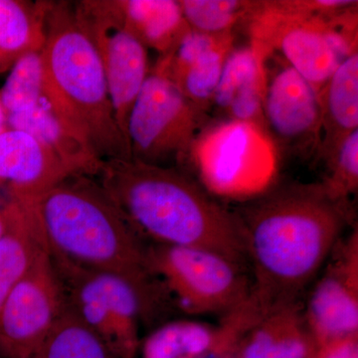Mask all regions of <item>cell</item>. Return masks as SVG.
<instances>
[{"instance_id": "cell-1", "label": "cell", "mask_w": 358, "mask_h": 358, "mask_svg": "<svg viewBox=\"0 0 358 358\" xmlns=\"http://www.w3.org/2000/svg\"><path fill=\"white\" fill-rule=\"evenodd\" d=\"M244 230L251 293L266 313L300 303L352 219L322 182L273 183L234 210Z\"/></svg>"}, {"instance_id": "cell-2", "label": "cell", "mask_w": 358, "mask_h": 358, "mask_svg": "<svg viewBox=\"0 0 358 358\" xmlns=\"http://www.w3.org/2000/svg\"><path fill=\"white\" fill-rule=\"evenodd\" d=\"M18 203L31 212L52 257L124 278L141 294L148 320L166 310L173 299L152 271L147 239L98 179L74 174Z\"/></svg>"}, {"instance_id": "cell-3", "label": "cell", "mask_w": 358, "mask_h": 358, "mask_svg": "<svg viewBox=\"0 0 358 358\" xmlns=\"http://www.w3.org/2000/svg\"><path fill=\"white\" fill-rule=\"evenodd\" d=\"M96 178L145 239L248 263L237 214L183 169L115 159L103 162Z\"/></svg>"}, {"instance_id": "cell-4", "label": "cell", "mask_w": 358, "mask_h": 358, "mask_svg": "<svg viewBox=\"0 0 358 358\" xmlns=\"http://www.w3.org/2000/svg\"><path fill=\"white\" fill-rule=\"evenodd\" d=\"M41 53L45 99L54 112L103 162L131 159L102 59L74 4L50 2Z\"/></svg>"}, {"instance_id": "cell-5", "label": "cell", "mask_w": 358, "mask_h": 358, "mask_svg": "<svg viewBox=\"0 0 358 358\" xmlns=\"http://www.w3.org/2000/svg\"><path fill=\"white\" fill-rule=\"evenodd\" d=\"M250 27L251 41L268 54L280 50L284 62L317 94L357 51V6L338 15L322 16L294 13L281 1H262Z\"/></svg>"}, {"instance_id": "cell-6", "label": "cell", "mask_w": 358, "mask_h": 358, "mask_svg": "<svg viewBox=\"0 0 358 358\" xmlns=\"http://www.w3.org/2000/svg\"><path fill=\"white\" fill-rule=\"evenodd\" d=\"M279 164V152L262 127L216 119L197 136L187 166L213 196L246 200L275 182Z\"/></svg>"}, {"instance_id": "cell-7", "label": "cell", "mask_w": 358, "mask_h": 358, "mask_svg": "<svg viewBox=\"0 0 358 358\" xmlns=\"http://www.w3.org/2000/svg\"><path fill=\"white\" fill-rule=\"evenodd\" d=\"M212 120L169 78L152 71L129 115L131 159L152 166H187L193 143Z\"/></svg>"}, {"instance_id": "cell-8", "label": "cell", "mask_w": 358, "mask_h": 358, "mask_svg": "<svg viewBox=\"0 0 358 358\" xmlns=\"http://www.w3.org/2000/svg\"><path fill=\"white\" fill-rule=\"evenodd\" d=\"M50 254V253H49ZM51 257L66 301L117 358H134L147 308L131 282L120 275L87 270Z\"/></svg>"}, {"instance_id": "cell-9", "label": "cell", "mask_w": 358, "mask_h": 358, "mask_svg": "<svg viewBox=\"0 0 358 358\" xmlns=\"http://www.w3.org/2000/svg\"><path fill=\"white\" fill-rule=\"evenodd\" d=\"M150 261L178 307L192 315H223L251 294L244 266L216 252L152 243Z\"/></svg>"}, {"instance_id": "cell-10", "label": "cell", "mask_w": 358, "mask_h": 358, "mask_svg": "<svg viewBox=\"0 0 358 358\" xmlns=\"http://www.w3.org/2000/svg\"><path fill=\"white\" fill-rule=\"evenodd\" d=\"M47 245L0 308V357L34 358L66 307Z\"/></svg>"}, {"instance_id": "cell-11", "label": "cell", "mask_w": 358, "mask_h": 358, "mask_svg": "<svg viewBox=\"0 0 358 358\" xmlns=\"http://www.w3.org/2000/svg\"><path fill=\"white\" fill-rule=\"evenodd\" d=\"M74 6L102 59L115 119L127 138L129 113L150 73L148 48L127 29L113 0Z\"/></svg>"}, {"instance_id": "cell-12", "label": "cell", "mask_w": 358, "mask_h": 358, "mask_svg": "<svg viewBox=\"0 0 358 358\" xmlns=\"http://www.w3.org/2000/svg\"><path fill=\"white\" fill-rule=\"evenodd\" d=\"M263 117L280 157L317 155L322 136L319 94L285 62L271 73L267 71Z\"/></svg>"}, {"instance_id": "cell-13", "label": "cell", "mask_w": 358, "mask_h": 358, "mask_svg": "<svg viewBox=\"0 0 358 358\" xmlns=\"http://www.w3.org/2000/svg\"><path fill=\"white\" fill-rule=\"evenodd\" d=\"M303 310L315 343L320 346L358 333V233L339 240Z\"/></svg>"}, {"instance_id": "cell-14", "label": "cell", "mask_w": 358, "mask_h": 358, "mask_svg": "<svg viewBox=\"0 0 358 358\" xmlns=\"http://www.w3.org/2000/svg\"><path fill=\"white\" fill-rule=\"evenodd\" d=\"M233 42V33L210 35L189 29L173 50L160 56L154 71L169 78L188 101L208 113Z\"/></svg>"}, {"instance_id": "cell-15", "label": "cell", "mask_w": 358, "mask_h": 358, "mask_svg": "<svg viewBox=\"0 0 358 358\" xmlns=\"http://www.w3.org/2000/svg\"><path fill=\"white\" fill-rule=\"evenodd\" d=\"M74 173L31 134L9 129L0 136V185L10 200L27 202Z\"/></svg>"}, {"instance_id": "cell-16", "label": "cell", "mask_w": 358, "mask_h": 358, "mask_svg": "<svg viewBox=\"0 0 358 358\" xmlns=\"http://www.w3.org/2000/svg\"><path fill=\"white\" fill-rule=\"evenodd\" d=\"M268 57L267 52L253 41L231 50L212 99L211 109L217 112L218 119L252 122L265 129Z\"/></svg>"}, {"instance_id": "cell-17", "label": "cell", "mask_w": 358, "mask_h": 358, "mask_svg": "<svg viewBox=\"0 0 358 358\" xmlns=\"http://www.w3.org/2000/svg\"><path fill=\"white\" fill-rule=\"evenodd\" d=\"M322 136L317 154L327 162L350 134L358 129V52L339 65L319 93Z\"/></svg>"}, {"instance_id": "cell-18", "label": "cell", "mask_w": 358, "mask_h": 358, "mask_svg": "<svg viewBox=\"0 0 358 358\" xmlns=\"http://www.w3.org/2000/svg\"><path fill=\"white\" fill-rule=\"evenodd\" d=\"M9 129L31 134L74 174L96 178L103 162L58 117L44 99L31 109L7 115Z\"/></svg>"}, {"instance_id": "cell-19", "label": "cell", "mask_w": 358, "mask_h": 358, "mask_svg": "<svg viewBox=\"0 0 358 358\" xmlns=\"http://www.w3.org/2000/svg\"><path fill=\"white\" fill-rule=\"evenodd\" d=\"M315 343L300 303L268 312L247 334L240 358H308Z\"/></svg>"}, {"instance_id": "cell-20", "label": "cell", "mask_w": 358, "mask_h": 358, "mask_svg": "<svg viewBox=\"0 0 358 358\" xmlns=\"http://www.w3.org/2000/svg\"><path fill=\"white\" fill-rule=\"evenodd\" d=\"M122 23L134 37L160 56L173 50L190 29L176 0H113Z\"/></svg>"}, {"instance_id": "cell-21", "label": "cell", "mask_w": 358, "mask_h": 358, "mask_svg": "<svg viewBox=\"0 0 358 358\" xmlns=\"http://www.w3.org/2000/svg\"><path fill=\"white\" fill-rule=\"evenodd\" d=\"M4 210L6 228L0 238V308L46 244L27 207L10 200Z\"/></svg>"}, {"instance_id": "cell-22", "label": "cell", "mask_w": 358, "mask_h": 358, "mask_svg": "<svg viewBox=\"0 0 358 358\" xmlns=\"http://www.w3.org/2000/svg\"><path fill=\"white\" fill-rule=\"evenodd\" d=\"M49 2L0 0V73L29 52L41 51Z\"/></svg>"}, {"instance_id": "cell-23", "label": "cell", "mask_w": 358, "mask_h": 358, "mask_svg": "<svg viewBox=\"0 0 358 358\" xmlns=\"http://www.w3.org/2000/svg\"><path fill=\"white\" fill-rule=\"evenodd\" d=\"M34 358L117 357L67 303Z\"/></svg>"}, {"instance_id": "cell-24", "label": "cell", "mask_w": 358, "mask_h": 358, "mask_svg": "<svg viewBox=\"0 0 358 358\" xmlns=\"http://www.w3.org/2000/svg\"><path fill=\"white\" fill-rule=\"evenodd\" d=\"M215 329L195 320L166 322L145 339L143 358H200L210 348Z\"/></svg>"}, {"instance_id": "cell-25", "label": "cell", "mask_w": 358, "mask_h": 358, "mask_svg": "<svg viewBox=\"0 0 358 358\" xmlns=\"http://www.w3.org/2000/svg\"><path fill=\"white\" fill-rule=\"evenodd\" d=\"M190 29L210 35L233 33L240 22L251 21L262 1L245 0H180Z\"/></svg>"}, {"instance_id": "cell-26", "label": "cell", "mask_w": 358, "mask_h": 358, "mask_svg": "<svg viewBox=\"0 0 358 358\" xmlns=\"http://www.w3.org/2000/svg\"><path fill=\"white\" fill-rule=\"evenodd\" d=\"M45 99L44 66L41 51L29 52L16 61L0 91L6 115L23 112Z\"/></svg>"}, {"instance_id": "cell-27", "label": "cell", "mask_w": 358, "mask_h": 358, "mask_svg": "<svg viewBox=\"0 0 358 358\" xmlns=\"http://www.w3.org/2000/svg\"><path fill=\"white\" fill-rule=\"evenodd\" d=\"M266 313L255 296L250 294L246 300L224 313L210 348L200 358H230L233 352H239L245 336Z\"/></svg>"}, {"instance_id": "cell-28", "label": "cell", "mask_w": 358, "mask_h": 358, "mask_svg": "<svg viewBox=\"0 0 358 358\" xmlns=\"http://www.w3.org/2000/svg\"><path fill=\"white\" fill-rule=\"evenodd\" d=\"M326 164L329 173L322 182L336 199H350L358 188V129L345 138Z\"/></svg>"}, {"instance_id": "cell-29", "label": "cell", "mask_w": 358, "mask_h": 358, "mask_svg": "<svg viewBox=\"0 0 358 358\" xmlns=\"http://www.w3.org/2000/svg\"><path fill=\"white\" fill-rule=\"evenodd\" d=\"M322 348V358H358L357 336L334 341Z\"/></svg>"}, {"instance_id": "cell-30", "label": "cell", "mask_w": 358, "mask_h": 358, "mask_svg": "<svg viewBox=\"0 0 358 358\" xmlns=\"http://www.w3.org/2000/svg\"><path fill=\"white\" fill-rule=\"evenodd\" d=\"M8 129V124H7V115L6 110H4L3 105H2L1 100H0V136L4 131Z\"/></svg>"}, {"instance_id": "cell-31", "label": "cell", "mask_w": 358, "mask_h": 358, "mask_svg": "<svg viewBox=\"0 0 358 358\" xmlns=\"http://www.w3.org/2000/svg\"><path fill=\"white\" fill-rule=\"evenodd\" d=\"M6 228V213L3 208L0 209V238L3 234Z\"/></svg>"}]
</instances>
